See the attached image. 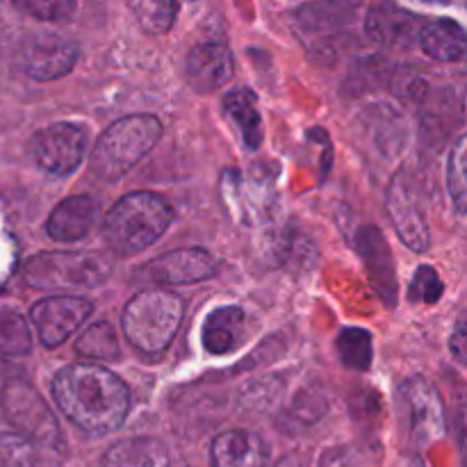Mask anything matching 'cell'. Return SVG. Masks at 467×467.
<instances>
[{"instance_id":"cell-1","label":"cell","mask_w":467,"mask_h":467,"mask_svg":"<svg viewBox=\"0 0 467 467\" xmlns=\"http://www.w3.org/2000/svg\"><path fill=\"white\" fill-rule=\"evenodd\" d=\"M53 395L73 424L96 436L117 431L130 409L126 383L100 365L64 368L55 377Z\"/></svg>"},{"instance_id":"cell-2","label":"cell","mask_w":467,"mask_h":467,"mask_svg":"<svg viewBox=\"0 0 467 467\" xmlns=\"http://www.w3.org/2000/svg\"><path fill=\"white\" fill-rule=\"evenodd\" d=\"M173 210L153 192H135L112 205L103 219V237L114 254L132 255L149 249L171 226Z\"/></svg>"},{"instance_id":"cell-3","label":"cell","mask_w":467,"mask_h":467,"mask_svg":"<svg viewBox=\"0 0 467 467\" xmlns=\"http://www.w3.org/2000/svg\"><path fill=\"white\" fill-rule=\"evenodd\" d=\"M182 313H185L182 299L173 292H137L121 315V331L135 349L144 354H160L176 337Z\"/></svg>"},{"instance_id":"cell-4","label":"cell","mask_w":467,"mask_h":467,"mask_svg":"<svg viewBox=\"0 0 467 467\" xmlns=\"http://www.w3.org/2000/svg\"><path fill=\"white\" fill-rule=\"evenodd\" d=\"M162 135V123L153 114H132L112 123L91 150V171L103 181L126 176Z\"/></svg>"},{"instance_id":"cell-5","label":"cell","mask_w":467,"mask_h":467,"mask_svg":"<svg viewBox=\"0 0 467 467\" xmlns=\"http://www.w3.org/2000/svg\"><path fill=\"white\" fill-rule=\"evenodd\" d=\"M112 272V260L100 254H39L26 265V281L39 290L96 287Z\"/></svg>"},{"instance_id":"cell-6","label":"cell","mask_w":467,"mask_h":467,"mask_svg":"<svg viewBox=\"0 0 467 467\" xmlns=\"http://www.w3.org/2000/svg\"><path fill=\"white\" fill-rule=\"evenodd\" d=\"M397 418L413 445L427 447L445 433V406L436 388L424 379H406L397 390Z\"/></svg>"},{"instance_id":"cell-7","label":"cell","mask_w":467,"mask_h":467,"mask_svg":"<svg viewBox=\"0 0 467 467\" xmlns=\"http://www.w3.org/2000/svg\"><path fill=\"white\" fill-rule=\"evenodd\" d=\"M87 146V132L76 123H55L44 128L30 140V155L36 167L55 176L76 171L82 162Z\"/></svg>"},{"instance_id":"cell-8","label":"cell","mask_w":467,"mask_h":467,"mask_svg":"<svg viewBox=\"0 0 467 467\" xmlns=\"http://www.w3.org/2000/svg\"><path fill=\"white\" fill-rule=\"evenodd\" d=\"M3 409L9 422L16 424L23 431V438L30 442L50 445L59 441V427L53 413L39 392L27 383H9L3 395Z\"/></svg>"},{"instance_id":"cell-9","label":"cell","mask_w":467,"mask_h":467,"mask_svg":"<svg viewBox=\"0 0 467 467\" xmlns=\"http://www.w3.org/2000/svg\"><path fill=\"white\" fill-rule=\"evenodd\" d=\"M91 315V304L82 296H46L36 301L30 310V319L39 333L41 342L48 349L62 345L76 328L85 324Z\"/></svg>"},{"instance_id":"cell-10","label":"cell","mask_w":467,"mask_h":467,"mask_svg":"<svg viewBox=\"0 0 467 467\" xmlns=\"http://www.w3.org/2000/svg\"><path fill=\"white\" fill-rule=\"evenodd\" d=\"M217 272V260L203 249H178L150 260L140 269L141 278L158 285H190Z\"/></svg>"},{"instance_id":"cell-11","label":"cell","mask_w":467,"mask_h":467,"mask_svg":"<svg viewBox=\"0 0 467 467\" xmlns=\"http://www.w3.org/2000/svg\"><path fill=\"white\" fill-rule=\"evenodd\" d=\"M78 59V44L55 32L36 35L21 53V67L35 80H57L67 76Z\"/></svg>"},{"instance_id":"cell-12","label":"cell","mask_w":467,"mask_h":467,"mask_svg":"<svg viewBox=\"0 0 467 467\" xmlns=\"http://www.w3.org/2000/svg\"><path fill=\"white\" fill-rule=\"evenodd\" d=\"M388 213H390L397 235L409 249L420 251V254L427 251L429 226L424 222V214L413 194V185L406 178V171L392 178L390 190H388Z\"/></svg>"},{"instance_id":"cell-13","label":"cell","mask_w":467,"mask_h":467,"mask_svg":"<svg viewBox=\"0 0 467 467\" xmlns=\"http://www.w3.org/2000/svg\"><path fill=\"white\" fill-rule=\"evenodd\" d=\"M424 26L427 23L422 21V16L390 3L374 5L365 18V32L369 39L388 48H413Z\"/></svg>"},{"instance_id":"cell-14","label":"cell","mask_w":467,"mask_h":467,"mask_svg":"<svg viewBox=\"0 0 467 467\" xmlns=\"http://www.w3.org/2000/svg\"><path fill=\"white\" fill-rule=\"evenodd\" d=\"M187 82L199 94H210L233 76V53L223 44H201L190 50L185 64Z\"/></svg>"},{"instance_id":"cell-15","label":"cell","mask_w":467,"mask_h":467,"mask_svg":"<svg viewBox=\"0 0 467 467\" xmlns=\"http://www.w3.org/2000/svg\"><path fill=\"white\" fill-rule=\"evenodd\" d=\"M96 219L99 203L91 196H71L53 210L46 223V233L57 242H78L89 235Z\"/></svg>"},{"instance_id":"cell-16","label":"cell","mask_w":467,"mask_h":467,"mask_svg":"<svg viewBox=\"0 0 467 467\" xmlns=\"http://www.w3.org/2000/svg\"><path fill=\"white\" fill-rule=\"evenodd\" d=\"M214 467H265L267 465V445L263 438L251 431H226L214 438L213 447Z\"/></svg>"},{"instance_id":"cell-17","label":"cell","mask_w":467,"mask_h":467,"mask_svg":"<svg viewBox=\"0 0 467 467\" xmlns=\"http://www.w3.org/2000/svg\"><path fill=\"white\" fill-rule=\"evenodd\" d=\"M246 337V315L242 308L226 306L208 315L203 324V347L214 356L237 349Z\"/></svg>"},{"instance_id":"cell-18","label":"cell","mask_w":467,"mask_h":467,"mask_svg":"<svg viewBox=\"0 0 467 467\" xmlns=\"http://www.w3.org/2000/svg\"><path fill=\"white\" fill-rule=\"evenodd\" d=\"M103 467H169V451L158 438H128L105 451Z\"/></svg>"},{"instance_id":"cell-19","label":"cell","mask_w":467,"mask_h":467,"mask_svg":"<svg viewBox=\"0 0 467 467\" xmlns=\"http://www.w3.org/2000/svg\"><path fill=\"white\" fill-rule=\"evenodd\" d=\"M420 46L424 53L441 62H459L463 59L467 48L465 30L456 21L441 18V21L427 23L420 32Z\"/></svg>"},{"instance_id":"cell-20","label":"cell","mask_w":467,"mask_h":467,"mask_svg":"<svg viewBox=\"0 0 467 467\" xmlns=\"http://www.w3.org/2000/svg\"><path fill=\"white\" fill-rule=\"evenodd\" d=\"M228 119H233L242 132L246 149H258L263 141V123H260L258 100L251 89H235L223 99Z\"/></svg>"},{"instance_id":"cell-21","label":"cell","mask_w":467,"mask_h":467,"mask_svg":"<svg viewBox=\"0 0 467 467\" xmlns=\"http://www.w3.org/2000/svg\"><path fill=\"white\" fill-rule=\"evenodd\" d=\"M76 351L85 358L94 360H117L121 349H119L117 331L108 322L91 324L76 342Z\"/></svg>"},{"instance_id":"cell-22","label":"cell","mask_w":467,"mask_h":467,"mask_svg":"<svg viewBox=\"0 0 467 467\" xmlns=\"http://www.w3.org/2000/svg\"><path fill=\"white\" fill-rule=\"evenodd\" d=\"M336 347L337 358H340L349 369L365 372V369H369V365H372V336H369L368 331H363V328H345V331H340Z\"/></svg>"},{"instance_id":"cell-23","label":"cell","mask_w":467,"mask_h":467,"mask_svg":"<svg viewBox=\"0 0 467 467\" xmlns=\"http://www.w3.org/2000/svg\"><path fill=\"white\" fill-rule=\"evenodd\" d=\"M32 347L30 327L26 319L14 310L0 313V354L26 356Z\"/></svg>"},{"instance_id":"cell-24","label":"cell","mask_w":467,"mask_h":467,"mask_svg":"<svg viewBox=\"0 0 467 467\" xmlns=\"http://www.w3.org/2000/svg\"><path fill=\"white\" fill-rule=\"evenodd\" d=\"M130 7L137 14L140 26L150 35L167 32L178 14V3H169V0H141V3H132Z\"/></svg>"},{"instance_id":"cell-25","label":"cell","mask_w":467,"mask_h":467,"mask_svg":"<svg viewBox=\"0 0 467 467\" xmlns=\"http://www.w3.org/2000/svg\"><path fill=\"white\" fill-rule=\"evenodd\" d=\"M39 451L35 442L18 433H0V467H36Z\"/></svg>"},{"instance_id":"cell-26","label":"cell","mask_w":467,"mask_h":467,"mask_svg":"<svg viewBox=\"0 0 467 467\" xmlns=\"http://www.w3.org/2000/svg\"><path fill=\"white\" fill-rule=\"evenodd\" d=\"M447 187L450 196L454 199L459 217H465V201H467V182H465V137L456 140L454 149L450 150V167H447Z\"/></svg>"},{"instance_id":"cell-27","label":"cell","mask_w":467,"mask_h":467,"mask_svg":"<svg viewBox=\"0 0 467 467\" xmlns=\"http://www.w3.org/2000/svg\"><path fill=\"white\" fill-rule=\"evenodd\" d=\"M442 296V281L431 267H420L410 283V301L415 304H436Z\"/></svg>"},{"instance_id":"cell-28","label":"cell","mask_w":467,"mask_h":467,"mask_svg":"<svg viewBox=\"0 0 467 467\" xmlns=\"http://www.w3.org/2000/svg\"><path fill=\"white\" fill-rule=\"evenodd\" d=\"M392 87H395V94L401 96L404 100H420L427 99V87H424V80L415 73H410L409 68H400L392 78Z\"/></svg>"},{"instance_id":"cell-29","label":"cell","mask_w":467,"mask_h":467,"mask_svg":"<svg viewBox=\"0 0 467 467\" xmlns=\"http://www.w3.org/2000/svg\"><path fill=\"white\" fill-rule=\"evenodd\" d=\"M16 7L26 9L44 21H59V18H67L76 9V5L62 3V0H50V3L48 0H30V3H16Z\"/></svg>"},{"instance_id":"cell-30","label":"cell","mask_w":467,"mask_h":467,"mask_svg":"<svg viewBox=\"0 0 467 467\" xmlns=\"http://www.w3.org/2000/svg\"><path fill=\"white\" fill-rule=\"evenodd\" d=\"M450 347H451V351H454L456 358H459V363H465V322H463V317H461L459 324H456V331H454V337H451Z\"/></svg>"}]
</instances>
